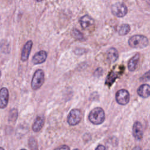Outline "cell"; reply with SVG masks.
Here are the masks:
<instances>
[{"label":"cell","mask_w":150,"mask_h":150,"mask_svg":"<svg viewBox=\"0 0 150 150\" xmlns=\"http://www.w3.org/2000/svg\"><path fill=\"white\" fill-rule=\"evenodd\" d=\"M54 150H70V148L66 145H63L56 148Z\"/></svg>","instance_id":"22"},{"label":"cell","mask_w":150,"mask_h":150,"mask_svg":"<svg viewBox=\"0 0 150 150\" xmlns=\"http://www.w3.org/2000/svg\"><path fill=\"white\" fill-rule=\"evenodd\" d=\"M115 98L119 104L125 105L129 101V93L127 90L121 89L117 92Z\"/></svg>","instance_id":"6"},{"label":"cell","mask_w":150,"mask_h":150,"mask_svg":"<svg viewBox=\"0 0 150 150\" xmlns=\"http://www.w3.org/2000/svg\"><path fill=\"white\" fill-rule=\"evenodd\" d=\"M81 118V111L79 109H73L67 116V122L70 125H76L80 122Z\"/></svg>","instance_id":"4"},{"label":"cell","mask_w":150,"mask_h":150,"mask_svg":"<svg viewBox=\"0 0 150 150\" xmlns=\"http://www.w3.org/2000/svg\"><path fill=\"white\" fill-rule=\"evenodd\" d=\"M0 150H4V149L3 148H2V147H0Z\"/></svg>","instance_id":"25"},{"label":"cell","mask_w":150,"mask_h":150,"mask_svg":"<svg viewBox=\"0 0 150 150\" xmlns=\"http://www.w3.org/2000/svg\"><path fill=\"white\" fill-rule=\"evenodd\" d=\"M140 80L141 81H150V70L146 72L141 78Z\"/></svg>","instance_id":"21"},{"label":"cell","mask_w":150,"mask_h":150,"mask_svg":"<svg viewBox=\"0 0 150 150\" xmlns=\"http://www.w3.org/2000/svg\"><path fill=\"white\" fill-rule=\"evenodd\" d=\"M32 46L33 42L31 40H28L23 45L21 55V59L22 62H26L28 60Z\"/></svg>","instance_id":"7"},{"label":"cell","mask_w":150,"mask_h":150,"mask_svg":"<svg viewBox=\"0 0 150 150\" xmlns=\"http://www.w3.org/2000/svg\"><path fill=\"white\" fill-rule=\"evenodd\" d=\"M128 45L133 48L142 49L148 45L147 38L144 35H136L131 36L128 40Z\"/></svg>","instance_id":"2"},{"label":"cell","mask_w":150,"mask_h":150,"mask_svg":"<svg viewBox=\"0 0 150 150\" xmlns=\"http://www.w3.org/2000/svg\"><path fill=\"white\" fill-rule=\"evenodd\" d=\"M88 120L94 125L102 124L105 120V113L103 108L96 107L93 109L88 115Z\"/></svg>","instance_id":"1"},{"label":"cell","mask_w":150,"mask_h":150,"mask_svg":"<svg viewBox=\"0 0 150 150\" xmlns=\"http://www.w3.org/2000/svg\"><path fill=\"white\" fill-rule=\"evenodd\" d=\"M132 135L137 140H141L143 137V127L141 123L135 121L132 126Z\"/></svg>","instance_id":"9"},{"label":"cell","mask_w":150,"mask_h":150,"mask_svg":"<svg viewBox=\"0 0 150 150\" xmlns=\"http://www.w3.org/2000/svg\"><path fill=\"white\" fill-rule=\"evenodd\" d=\"M45 82V73L42 69L36 70L32 77L31 81V87L33 90L39 89Z\"/></svg>","instance_id":"3"},{"label":"cell","mask_w":150,"mask_h":150,"mask_svg":"<svg viewBox=\"0 0 150 150\" xmlns=\"http://www.w3.org/2000/svg\"><path fill=\"white\" fill-rule=\"evenodd\" d=\"M21 150H26V149H21Z\"/></svg>","instance_id":"28"},{"label":"cell","mask_w":150,"mask_h":150,"mask_svg":"<svg viewBox=\"0 0 150 150\" xmlns=\"http://www.w3.org/2000/svg\"><path fill=\"white\" fill-rule=\"evenodd\" d=\"M137 93L142 98H148L150 96V86L146 84L141 85L137 90Z\"/></svg>","instance_id":"12"},{"label":"cell","mask_w":150,"mask_h":150,"mask_svg":"<svg viewBox=\"0 0 150 150\" xmlns=\"http://www.w3.org/2000/svg\"><path fill=\"white\" fill-rule=\"evenodd\" d=\"M9 91L6 87H2L0 89V109L6 107L9 102Z\"/></svg>","instance_id":"8"},{"label":"cell","mask_w":150,"mask_h":150,"mask_svg":"<svg viewBox=\"0 0 150 150\" xmlns=\"http://www.w3.org/2000/svg\"><path fill=\"white\" fill-rule=\"evenodd\" d=\"M18 117V110L15 108H12L9 112V117H8L9 121L12 122H15L17 120Z\"/></svg>","instance_id":"16"},{"label":"cell","mask_w":150,"mask_h":150,"mask_svg":"<svg viewBox=\"0 0 150 150\" xmlns=\"http://www.w3.org/2000/svg\"><path fill=\"white\" fill-rule=\"evenodd\" d=\"M72 35L73 36V37H74V38H76L78 40H83L84 36H83V34L79 30L74 29L72 31Z\"/></svg>","instance_id":"20"},{"label":"cell","mask_w":150,"mask_h":150,"mask_svg":"<svg viewBox=\"0 0 150 150\" xmlns=\"http://www.w3.org/2000/svg\"><path fill=\"white\" fill-rule=\"evenodd\" d=\"M95 150H105V147L103 145H99L97 146Z\"/></svg>","instance_id":"23"},{"label":"cell","mask_w":150,"mask_h":150,"mask_svg":"<svg viewBox=\"0 0 150 150\" xmlns=\"http://www.w3.org/2000/svg\"><path fill=\"white\" fill-rule=\"evenodd\" d=\"M107 57L111 62H115L118 57V53L117 49L114 47L110 48L107 50Z\"/></svg>","instance_id":"15"},{"label":"cell","mask_w":150,"mask_h":150,"mask_svg":"<svg viewBox=\"0 0 150 150\" xmlns=\"http://www.w3.org/2000/svg\"><path fill=\"white\" fill-rule=\"evenodd\" d=\"M1 71L0 70V77H1Z\"/></svg>","instance_id":"26"},{"label":"cell","mask_w":150,"mask_h":150,"mask_svg":"<svg viewBox=\"0 0 150 150\" xmlns=\"http://www.w3.org/2000/svg\"><path fill=\"white\" fill-rule=\"evenodd\" d=\"M139 56L140 55L139 53H137L135 55H134L132 57H131L129 59L128 63V67L129 70H130L131 71H133L136 69L139 62L140 57Z\"/></svg>","instance_id":"14"},{"label":"cell","mask_w":150,"mask_h":150,"mask_svg":"<svg viewBox=\"0 0 150 150\" xmlns=\"http://www.w3.org/2000/svg\"><path fill=\"white\" fill-rule=\"evenodd\" d=\"M132 150H141V148L139 146H136L134 148H133Z\"/></svg>","instance_id":"24"},{"label":"cell","mask_w":150,"mask_h":150,"mask_svg":"<svg viewBox=\"0 0 150 150\" xmlns=\"http://www.w3.org/2000/svg\"><path fill=\"white\" fill-rule=\"evenodd\" d=\"M118 73L114 71H112L111 73H110L107 79L106 84H110L111 85L114 82L115 79L118 77Z\"/></svg>","instance_id":"19"},{"label":"cell","mask_w":150,"mask_h":150,"mask_svg":"<svg viewBox=\"0 0 150 150\" xmlns=\"http://www.w3.org/2000/svg\"><path fill=\"white\" fill-rule=\"evenodd\" d=\"M74 150H79V149H74Z\"/></svg>","instance_id":"27"},{"label":"cell","mask_w":150,"mask_h":150,"mask_svg":"<svg viewBox=\"0 0 150 150\" xmlns=\"http://www.w3.org/2000/svg\"><path fill=\"white\" fill-rule=\"evenodd\" d=\"M45 123V117L42 115H38L32 125V129L34 132H38L41 130Z\"/></svg>","instance_id":"11"},{"label":"cell","mask_w":150,"mask_h":150,"mask_svg":"<svg viewBox=\"0 0 150 150\" xmlns=\"http://www.w3.org/2000/svg\"><path fill=\"white\" fill-rule=\"evenodd\" d=\"M112 13L117 17H123L127 13V8L122 2H117L111 6Z\"/></svg>","instance_id":"5"},{"label":"cell","mask_w":150,"mask_h":150,"mask_svg":"<svg viewBox=\"0 0 150 150\" xmlns=\"http://www.w3.org/2000/svg\"><path fill=\"white\" fill-rule=\"evenodd\" d=\"M130 31V26L128 24H122L119 28L118 34L121 36L127 35Z\"/></svg>","instance_id":"17"},{"label":"cell","mask_w":150,"mask_h":150,"mask_svg":"<svg viewBox=\"0 0 150 150\" xmlns=\"http://www.w3.org/2000/svg\"><path fill=\"white\" fill-rule=\"evenodd\" d=\"M80 22L81 26L84 29H87L94 24V21L91 17L86 15L80 18Z\"/></svg>","instance_id":"13"},{"label":"cell","mask_w":150,"mask_h":150,"mask_svg":"<svg viewBox=\"0 0 150 150\" xmlns=\"http://www.w3.org/2000/svg\"><path fill=\"white\" fill-rule=\"evenodd\" d=\"M47 54L45 50H40L36 52L32 59V62L34 64H39L44 63L47 59Z\"/></svg>","instance_id":"10"},{"label":"cell","mask_w":150,"mask_h":150,"mask_svg":"<svg viewBox=\"0 0 150 150\" xmlns=\"http://www.w3.org/2000/svg\"><path fill=\"white\" fill-rule=\"evenodd\" d=\"M28 144L30 150H38V142L35 138L30 137L29 139Z\"/></svg>","instance_id":"18"}]
</instances>
